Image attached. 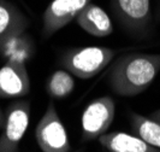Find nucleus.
I'll list each match as a JSON object with an SVG mask.
<instances>
[{
    "label": "nucleus",
    "instance_id": "10",
    "mask_svg": "<svg viewBox=\"0 0 160 152\" xmlns=\"http://www.w3.org/2000/svg\"><path fill=\"white\" fill-rule=\"evenodd\" d=\"M98 140L107 152H160V149L132 133H105Z\"/></svg>",
    "mask_w": 160,
    "mask_h": 152
},
{
    "label": "nucleus",
    "instance_id": "2",
    "mask_svg": "<svg viewBox=\"0 0 160 152\" xmlns=\"http://www.w3.org/2000/svg\"><path fill=\"white\" fill-rule=\"evenodd\" d=\"M116 51L105 46L70 48L60 57V63L76 77L87 80L96 76L113 60Z\"/></svg>",
    "mask_w": 160,
    "mask_h": 152
},
{
    "label": "nucleus",
    "instance_id": "14",
    "mask_svg": "<svg viewBox=\"0 0 160 152\" xmlns=\"http://www.w3.org/2000/svg\"><path fill=\"white\" fill-rule=\"evenodd\" d=\"M2 56L6 58H15L27 62L30 59L34 53V45L29 36L25 35V33L13 38L10 40L1 50Z\"/></svg>",
    "mask_w": 160,
    "mask_h": 152
},
{
    "label": "nucleus",
    "instance_id": "12",
    "mask_svg": "<svg viewBox=\"0 0 160 152\" xmlns=\"http://www.w3.org/2000/svg\"><path fill=\"white\" fill-rule=\"evenodd\" d=\"M131 133L160 149V122L136 112L130 113Z\"/></svg>",
    "mask_w": 160,
    "mask_h": 152
},
{
    "label": "nucleus",
    "instance_id": "8",
    "mask_svg": "<svg viewBox=\"0 0 160 152\" xmlns=\"http://www.w3.org/2000/svg\"><path fill=\"white\" fill-rule=\"evenodd\" d=\"M27 62L8 58L0 68V98H23L30 92V77L27 70Z\"/></svg>",
    "mask_w": 160,
    "mask_h": 152
},
{
    "label": "nucleus",
    "instance_id": "4",
    "mask_svg": "<svg viewBox=\"0 0 160 152\" xmlns=\"http://www.w3.org/2000/svg\"><path fill=\"white\" fill-rule=\"evenodd\" d=\"M35 140L42 152H71L69 134L52 100L36 124Z\"/></svg>",
    "mask_w": 160,
    "mask_h": 152
},
{
    "label": "nucleus",
    "instance_id": "9",
    "mask_svg": "<svg viewBox=\"0 0 160 152\" xmlns=\"http://www.w3.org/2000/svg\"><path fill=\"white\" fill-rule=\"evenodd\" d=\"M29 21L19 8L8 0H0V52L13 38L25 33Z\"/></svg>",
    "mask_w": 160,
    "mask_h": 152
},
{
    "label": "nucleus",
    "instance_id": "7",
    "mask_svg": "<svg viewBox=\"0 0 160 152\" xmlns=\"http://www.w3.org/2000/svg\"><path fill=\"white\" fill-rule=\"evenodd\" d=\"M93 0H52L42 16V35L51 38L64 27L76 21L81 11Z\"/></svg>",
    "mask_w": 160,
    "mask_h": 152
},
{
    "label": "nucleus",
    "instance_id": "1",
    "mask_svg": "<svg viewBox=\"0 0 160 152\" xmlns=\"http://www.w3.org/2000/svg\"><path fill=\"white\" fill-rule=\"evenodd\" d=\"M159 71L160 55L128 53L113 63L108 83L118 96L135 97L152 85Z\"/></svg>",
    "mask_w": 160,
    "mask_h": 152
},
{
    "label": "nucleus",
    "instance_id": "13",
    "mask_svg": "<svg viewBox=\"0 0 160 152\" xmlns=\"http://www.w3.org/2000/svg\"><path fill=\"white\" fill-rule=\"evenodd\" d=\"M75 88L73 75L66 69H58L46 82V91L51 99H64Z\"/></svg>",
    "mask_w": 160,
    "mask_h": 152
},
{
    "label": "nucleus",
    "instance_id": "6",
    "mask_svg": "<svg viewBox=\"0 0 160 152\" xmlns=\"http://www.w3.org/2000/svg\"><path fill=\"white\" fill-rule=\"evenodd\" d=\"M116 116V104L111 97L104 96L90 102L82 112V141L98 140L108 130Z\"/></svg>",
    "mask_w": 160,
    "mask_h": 152
},
{
    "label": "nucleus",
    "instance_id": "3",
    "mask_svg": "<svg viewBox=\"0 0 160 152\" xmlns=\"http://www.w3.org/2000/svg\"><path fill=\"white\" fill-rule=\"evenodd\" d=\"M111 8L120 27L131 36L144 38L151 32V0H111Z\"/></svg>",
    "mask_w": 160,
    "mask_h": 152
},
{
    "label": "nucleus",
    "instance_id": "16",
    "mask_svg": "<svg viewBox=\"0 0 160 152\" xmlns=\"http://www.w3.org/2000/svg\"><path fill=\"white\" fill-rule=\"evenodd\" d=\"M4 123H5V113H4L2 110L0 109V129H2Z\"/></svg>",
    "mask_w": 160,
    "mask_h": 152
},
{
    "label": "nucleus",
    "instance_id": "18",
    "mask_svg": "<svg viewBox=\"0 0 160 152\" xmlns=\"http://www.w3.org/2000/svg\"><path fill=\"white\" fill-rule=\"evenodd\" d=\"M72 152H84L83 149H80V150H76V151H72Z\"/></svg>",
    "mask_w": 160,
    "mask_h": 152
},
{
    "label": "nucleus",
    "instance_id": "17",
    "mask_svg": "<svg viewBox=\"0 0 160 152\" xmlns=\"http://www.w3.org/2000/svg\"><path fill=\"white\" fill-rule=\"evenodd\" d=\"M158 18H160V0L158 3Z\"/></svg>",
    "mask_w": 160,
    "mask_h": 152
},
{
    "label": "nucleus",
    "instance_id": "11",
    "mask_svg": "<svg viewBox=\"0 0 160 152\" xmlns=\"http://www.w3.org/2000/svg\"><path fill=\"white\" fill-rule=\"evenodd\" d=\"M76 23L86 33L96 38H105L113 33V23L108 13L93 3L81 11L76 18Z\"/></svg>",
    "mask_w": 160,
    "mask_h": 152
},
{
    "label": "nucleus",
    "instance_id": "5",
    "mask_svg": "<svg viewBox=\"0 0 160 152\" xmlns=\"http://www.w3.org/2000/svg\"><path fill=\"white\" fill-rule=\"evenodd\" d=\"M30 122V102L18 99L8 106L0 134V152H18Z\"/></svg>",
    "mask_w": 160,
    "mask_h": 152
},
{
    "label": "nucleus",
    "instance_id": "15",
    "mask_svg": "<svg viewBox=\"0 0 160 152\" xmlns=\"http://www.w3.org/2000/svg\"><path fill=\"white\" fill-rule=\"evenodd\" d=\"M149 117L151 118H153V120L158 121V122H160V107L158 109V110H155V111H153L151 115H149Z\"/></svg>",
    "mask_w": 160,
    "mask_h": 152
}]
</instances>
